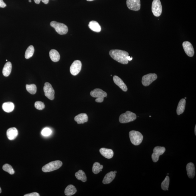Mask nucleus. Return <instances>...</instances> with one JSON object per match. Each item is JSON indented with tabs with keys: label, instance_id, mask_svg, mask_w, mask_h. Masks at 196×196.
Instances as JSON below:
<instances>
[{
	"label": "nucleus",
	"instance_id": "obj_1",
	"mask_svg": "<svg viewBox=\"0 0 196 196\" xmlns=\"http://www.w3.org/2000/svg\"><path fill=\"white\" fill-rule=\"evenodd\" d=\"M109 54L112 58L119 63L127 64L129 63L127 57L129 56L128 52L119 49H113L110 50Z\"/></svg>",
	"mask_w": 196,
	"mask_h": 196
},
{
	"label": "nucleus",
	"instance_id": "obj_2",
	"mask_svg": "<svg viewBox=\"0 0 196 196\" xmlns=\"http://www.w3.org/2000/svg\"><path fill=\"white\" fill-rule=\"evenodd\" d=\"M129 136L131 142L134 145H139L142 142L143 136L140 132L137 131L132 130L129 133Z\"/></svg>",
	"mask_w": 196,
	"mask_h": 196
},
{
	"label": "nucleus",
	"instance_id": "obj_3",
	"mask_svg": "<svg viewBox=\"0 0 196 196\" xmlns=\"http://www.w3.org/2000/svg\"><path fill=\"white\" fill-rule=\"evenodd\" d=\"M63 163L60 161H55L51 162L45 165L42 169L43 172H52L57 170L62 167Z\"/></svg>",
	"mask_w": 196,
	"mask_h": 196
},
{
	"label": "nucleus",
	"instance_id": "obj_4",
	"mask_svg": "<svg viewBox=\"0 0 196 196\" xmlns=\"http://www.w3.org/2000/svg\"><path fill=\"white\" fill-rule=\"evenodd\" d=\"M137 119L136 114L129 111H127L120 116L119 122L121 123L125 124L134 121Z\"/></svg>",
	"mask_w": 196,
	"mask_h": 196
},
{
	"label": "nucleus",
	"instance_id": "obj_5",
	"mask_svg": "<svg viewBox=\"0 0 196 196\" xmlns=\"http://www.w3.org/2000/svg\"><path fill=\"white\" fill-rule=\"evenodd\" d=\"M50 25L51 27L54 28L56 31L60 35H65L67 33L68 27L63 23L52 21L50 23Z\"/></svg>",
	"mask_w": 196,
	"mask_h": 196
},
{
	"label": "nucleus",
	"instance_id": "obj_6",
	"mask_svg": "<svg viewBox=\"0 0 196 196\" xmlns=\"http://www.w3.org/2000/svg\"><path fill=\"white\" fill-rule=\"evenodd\" d=\"M90 95L92 97L96 98L95 101L97 102H103L104 98L107 97V93L100 89L96 88L91 91Z\"/></svg>",
	"mask_w": 196,
	"mask_h": 196
},
{
	"label": "nucleus",
	"instance_id": "obj_7",
	"mask_svg": "<svg viewBox=\"0 0 196 196\" xmlns=\"http://www.w3.org/2000/svg\"><path fill=\"white\" fill-rule=\"evenodd\" d=\"M152 10L154 16L159 17L162 13V8L160 0H153L152 6Z\"/></svg>",
	"mask_w": 196,
	"mask_h": 196
},
{
	"label": "nucleus",
	"instance_id": "obj_8",
	"mask_svg": "<svg viewBox=\"0 0 196 196\" xmlns=\"http://www.w3.org/2000/svg\"><path fill=\"white\" fill-rule=\"evenodd\" d=\"M43 89L45 96L50 100H53L54 98V91L52 85L49 82H46Z\"/></svg>",
	"mask_w": 196,
	"mask_h": 196
},
{
	"label": "nucleus",
	"instance_id": "obj_9",
	"mask_svg": "<svg viewBox=\"0 0 196 196\" xmlns=\"http://www.w3.org/2000/svg\"><path fill=\"white\" fill-rule=\"evenodd\" d=\"M157 79V76L155 74H149L143 76L142 83L144 86L147 87Z\"/></svg>",
	"mask_w": 196,
	"mask_h": 196
},
{
	"label": "nucleus",
	"instance_id": "obj_10",
	"mask_svg": "<svg viewBox=\"0 0 196 196\" xmlns=\"http://www.w3.org/2000/svg\"><path fill=\"white\" fill-rule=\"evenodd\" d=\"M166 151V149L164 147H158L154 148L153 153L152 155V161L154 162H156L158 161L160 155H162Z\"/></svg>",
	"mask_w": 196,
	"mask_h": 196
},
{
	"label": "nucleus",
	"instance_id": "obj_11",
	"mask_svg": "<svg viewBox=\"0 0 196 196\" xmlns=\"http://www.w3.org/2000/svg\"><path fill=\"white\" fill-rule=\"evenodd\" d=\"M82 63L80 61L76 60L74 61L71 65L70 71L71 74L74 76L77 75L81 70Z\"/></svg>",
	"mask_w": 196,
	"mask_h": 196
},
{
	"label": "nucleus",
	"instance_id": "obj_12",
	"mask_svg": "<svg viewBox=\"0 0 196 196\" xmlns=\"http://www.w3.org/2000/svg\"><path fill=\"white\" fill-rule=\"evenodd\" d=\"M127 5L130 10L139 11L141 8L140 0H127Z\"/></svg>",
	"mask_w": 196,
	"mask_h": 196
},
{
	"label": "nucleus",
	"instance_id": "obj_13",
	"mask_svg": "<svg viewBox=\"0 0 196 196\" xmlns=\"http://www.w3.org/2000/svg\"><path fill=\"white\" fill-rule=\"evenodd\" d=\"M183 49L185 53L189 57H193L194 54V50L193 46L191 44L189 41H185L183 42L182 44Z\"/></svg>",
	"mask_w": 196,
	"mask_h": 196
},
{
	"label": "nucleus",
	"instance_id": "obj_14",
	"mask_svg": "<svg viewBox=\"0 0 196 196\" xmlns=\"http://www.w3.org/2000/svg\"><path fill=\"white\" fill-rule=\"evenodd\" d=\"M113 81L114 83L118 86H119L123 91L127 92V88L122 79L120 78L118 76H114L113 77Z\"/></svg>",
	"mask_w": 196,
	"mask_h": 196
},
{
	"label": "nucleus",
	"instance_id": "obj_15",
	"mask_svg": "<svg viewBox=\"0 0 196 196\" xmlns=\"http://www.w3.org/2000/svg\"><path fill=\"white\" fill-rule=\"evenodd\" d=\"M186 170L188 177L190 178H193L195 174V167L194 163H188L186 166Z\"/></svg>",
	"mask_w": 196,
	"mask_h": 196
},
{
	"label": "nucleus",
	"instance_id": "obj_16",
	"mask_svg": "<svg viewBox=\"0 0 196 196\" xmlns=\"http://www.w3.org/2000/svg\"><path fill=\"white\" fill-rule=\"evenodd\" d=\"M18 131L15 127H11L7 130V138L10 140L15 139L18 136Z\"/></svg>",
	"mask_w": 196,
	"mask_h": 196
},
{
	"label": "nucleus",
	"instance_id": "obj_17",
	"mask_svg": "<svg viewBox=\"0 0 196 196\" xmlns=\"http://www.w3.org/2000/svg\"><path fill=\"white\" fill-rule=\"evenodd\" d=\"M74 119L78 124H82L88 122V117L86 113H82L75 116Z\"/></svg>",
	"mask_w": 196,
	"mask_h": 196
},
{
	"label": "nucleus",
	"instance_id": "obj_18",
	"mask_svg": "<svg viewBox=\"0 0 196 196\" xmlns=\"http://www.w3.org/2000/svg\"><path fill=\"white\" fill-rule=\"evenodd\" d=\"M101 155L107 159H110L113 157L114 155V152L111 149L102 148L99 150Z\"/></svg>",
	"mask_w": 196,
	"mask_h": 196
},
{
	"label": "nucleus",
	"instance_id": "obj_19",
	"mask_svg": "<svg viewBox=\"0 0 196 196\" xmlns=\"http://www.w3.org/2000/svg\"><path fill=\"white\" fill-rule=\"evenodd\" d=\"M116 174L114 172H111L105 175L102 181L104 184H108L111 182L116 177Z\"/></svg>",
	"mask_w": 196,
	"mask_h": 196
},
{
	"label": "nucleus",
	"instance_id": "obj_20",
	"mask_svg": "<svg viewBox=\"0 0 196 196\" xmlns=\"http://www.w3.org/2000/svg\"><path fill=\"white\" fill-rule=\"evenodd\" d=\"M186 101L185 99H182L179 102L177 109V114L180 115L184 112L186 107Z\"/></svg>",
	"mask_w": 196,
	"mask_h": 196
},
{
	"label": "nucleus",
	"instance_id": "obj_21",
	"mask_svg": "<svg viewBox=\"0 0 196 196\" xmlns=\"http://www.w3.org/2000/svg\"><path fill=\"white\" fill-rule=\"evenodd\" d=\"M89 27L92 30L96 32H99L101 31L100 25L97 22L95 21H91L89 24Z\"/></svg>",
	"mask_w": 196,
	"mask_h": 196
},
{
	"label": "nucleus",
	"instance_id": "obj_22",
	"mask_svg": "<svg viewBox=\"0 0 196 196\" xmlns=\"http://www.w3.org/2000/svg\"><path fill=\"white\" fill-rule=\"evenodd\" d=\"M49 57L51 60L54 62H57L60 60V55L58 51L55 49L51 50L49 52Z\"/></svg>",
	"mask_w": 196,
	"mask_h": 196
},
{
	"label": "nucleus",
	"instance_id": "obj_23",
	"mask_svg": "<svg viewBox=\"0 0 196 196\" xmlns=\"http://www.w3.org/2000/svg\"><path fill=\"white\" fill-rule=\"evenodd\" d=\"M14 107V104L10 102H5L2 105L3 109L7 113H10L13 111Z\"/></svg>",
	"mask_w": 196,
	"mask_h": 196
},
{
	"label": "nucleus",
	"instance_id": "obj_24",
	"mask_svg": "<svg viewBox=\"0 0 196 196\" xmlns=\"http://www.w3.org/2000/svg\"><path fill=\"white\" fill-rule=\"evenodd\" d=\"M12 64L10 62H7L6 63L3 68L2 73L3 75L7 77L11 74L12 70Z\"/></svg>",
	"mask_w": 196,
	"mask_h": 196
},
{
	"label": "nucleus",
	"instance_id": "obj_25",
	"mask_svg": "<svg viewBox=\"0 0 196 196\" xmlns=\"http://www.w3.org/2000/svg\"><path fill=\"white\" fill-rule=\"evenodd\" d=\"M77 192V189L73 185H68L65 189L64 193L66 196H72L74 195Z\"/></svg>",
	"mask_w": 196,
	"mask_h": 196
},
{
	"label": "nucleus",
	"instance_id": "obj_26",
	"mask_svg": "<svg viewBox=\"0 0 196 196\" xmlns=\"http://www.w3.org/2000/svg\"><path fill=\"white\" fill-rule=\"evenodd\" d=\"M76 178L78 180H81L82 182L87 181V178L85 172L82 170H79L75 174Z\"/></svg>",
	"mask_w": 196,
	"mask_h": 196
},
{
	"label": "nucleus",
	"instance_id": "obj_27",
	"mask_svg": "<svg viewBox=\"0 0 196 196\" xmlns=\"http://www.w3.org/2000/svg\"><path fill=\"white\" fill-rule=\"evenodd\" d=\"M103 166L101 165L99 162H95L93 165L92 170L93 173L97 174L99 173L103 169Z\"/></svg>",
	"mask_w": 196,
	"mask_h": 196
},
{
	"label": "nucleus",
	"instance_id": "obj_28",
	"mask_svg": "<svg viewBox=\"0 0 196 196\" xmlns=\"http://www.w3.org/2000/svg\"><path fill=\"white\" fill-rule=\"evenodd\" d=\"M34 51V48L33 46L31 45L27 48L26 51L25 57L26 59H29L32 57L33 55Z\"/></svg>",
	"mask_w": 196,
	"mask_h": 196
},
{
	"label": "nucleus",
	"instance_id": "obj_29",
	"mask_svg": "<svg viewBox=\"0 0 196 196\" xmlns=\"http://www.w3.org/2000/svg\"><path fill=\"white\" fill-rule=\"evenodd\" d=\"M170 183V178L169 176H167L162 182L161 183L162 189L163 190H168Z\"/></svg>",
	"mask_w": 196,
	"mask_h": 196
},
{
	"label": "nucleus",
	"instance_id": "obj_30",
	"mask_svg": "<svg viewBox=\"0 0 196 196\" xmlns=\"http://www.w3.org/2000/svg\"><path fill=\"white\" fill-rule=\"evenodd\" d=\"M26 88L28 92L31 93V94H34L36 92V86L34 84L31 85H26Z\"/></svg>",
	"mask_w": 196,
	"mask_h": 196
},
{
	"label": "nucleus",
	"instance_id": "obj_31",
	"mask_svg": "<svg viewBox=\"0 0 196 196\" xmlns=\"http://www.w3.org/2000/svg\"><path fill=\"white\" fill-rule=\"evenodd\" d=\"M3 170L5 172H8L11 175H12L15 173V171L10 165L8 164H5L3 166Z\"/></svg>",
	"mask_w": 196,
	"mask_h": 196
},
{
	"label": "nucleus",
	"instance_id": "obj_32",
	"mask_svg": "<svg viewBox=\"0 0 196 196\" xmlns=\"http://www.w3.org/2000/svg\"><path fill=\"white\" fill-rule=\"evenodd\" d=\"M41 134L43 136L48 137L50 136L52 133V130L49 127H46L43 129L41 131Z\"/></svg>",
	"mask_w": 196,
	"mask_h": 196
},
{
	"label": "nucleus",
	"instance_id": "obj_33",
	"mask_svg": "<svg viewBox=\"0 0 196 196\" xmlns=\"http://www.w3.org/2000/svg\"><path fill=\"white\" fill-rule=\"evenodd\" d=\"M35 108L39 110H42L45 108L44 104L40 101H37L35 104Z\"/></svg>",
	"mask_w": 196,
	"mask_h": 196
},
{
	"label": "nucleus",
	"instance_id": "obj_34",
	"mask_svg": "<svg viewBox=\"0 0 196 196\" xmlns=\"http://www.w3.org/2000/svg\"><path fill=\"white\" fill-rule=\"evenodd\" d=\"M24 196H40L39 194L36 192H32L31 193L26 194Z\"/></svg>",
	"mask_w": 196,
	"mask_h": 196
},
{
	"label": "nucleus",
	"instance_id": "obj_35",
	"mask_svg": "<svg viewBox=\"0 0 196 196\" xmlns=\"http://www.w3.org/2000/svg\"><path fill=\"white\" fill-rule=\"evenodd\" d=\"M6 6V4L3 1V0H0V7L4 8Z\"/></svg>",
	"mask_w": 196,
	"mask_h": 196
},
{
	"label": "nucleus",
	"instance_id": "obj_36",
	"mask_svg": "<svg viewBox=\"0 0 196 196\" xmlns=\"http://www.w3.org/2000/svg\"><path fill=\"white\" fill-rule=\"evenodd\" d=\"M43 3L45 4H47L49 2V0H41Z\"/></svg>",
	"mask_w": 196,
	"mask_h": 196
},
{
	"label": "nucleus",
	"instance_id": "obj_37",
	"mask_svg": "<svg viewBox=\"0 0 196 196\" xmlns=\"http://www.w3.org/2000/svg\"><path fill=\"white\" fill-rule=\"evenodd\" d=\"M34 1H35V2L36 3V4H40V1H41V0H34Z\"/></svg>",
	"mask_w": 196,
	"mask_h": 196
},
{
	"label": "nucleus",
	"instance_id": "obj_38",
	"mask_svg": "<svg viewBox=\"0 0 196 196\" xmlns=\"http://www.w3.org/2000/svg\"><path fill=\"white\" fill-rule=\"evenodd\" d=\"M127 60L128 61H131L132 60V59H133V57H129V56H128V57H127Z\"/></svg>",
	"mask_w": 196,
	"mask_h": 196
},
{
	"label": "nucleus",
	"instance_id": "obj_39",
	"mask_svg": "<svg viewBox=\"0 0 196 196\" xmlns=\"http://www.w3.org/2000/svg\"><path fill=\"white\" fill-rule=\"evenodd\" d=\"M195 135H196V125H195Z\"/></svg>",
	"mask_w": 196,
	"mask_h": 196
},
{
	"label": "nucleus",
	"instance_id": "obj_40",
	"mask_svg": "<svg viewBox=\"0 0 196 196\" xmlns=\"http://www.w3.org/2000/svg\"><path fill=\"white\" fill-rule=\"evenodd\" d=\"M87 1H94V0H87Z\"/></svg>",
	"mask_w": 196,
	"mask_h": 196
},
{
	"label": "nucleus",
	"instance_id": "obj_41",
	"mask_svg": "<svg viewBox=\"0 0 196 196\" xmlns=\"http://www.w3.org/2000/svg\"><path fill=\"white\" fill-rule=\"evenodd\" d=\"M1 187H0V193H1Z\"/></svg>",
	"mask_w": 196,
	"mask_h": 196
},
{
	"label": "nucleus",
	"instance_id": "obj_42",
	"mask_svg": "<svg viewBox=\"0 0 196 196\" xmlns=\"http://www.w3.org/2000/svg\"><path fill=\"white\" fill-rule=\"evenodd\" d=\"M29 2H31V0H29Z\"/></svg>",
	"mask_w": 196,
	"mask_h": 196
},
{
	"label": "nucleus",
	"instance_id": "obj_43",
	"mask_svg": "<svg viewBox=\"0 0 196 196\" xmlns=\"http://www.w3.org/2000/svg\"><path fill=\"white\" fill-rule=\"evenodd\" d=\"M114 172L115 173H116V174L117 173V172H116V171H114Z\"/></svg>",
	"mask_w": 196,
	"mask_h": 196
},
{
	"label": "nucleus",
	"instance_id": "obj_44",
	"mask_svg": "<svg viewBox=\"0 0 196 196\" xmlns=\"http://www.w3.org/2000/svg\"><path fill=\"white\" fill-rule=\"evenodd\" d=\"M185 99H186V97H185Z\"/></svg>",
	"mask_w": 196,
	"mask_h": 196
}]
</instances>
